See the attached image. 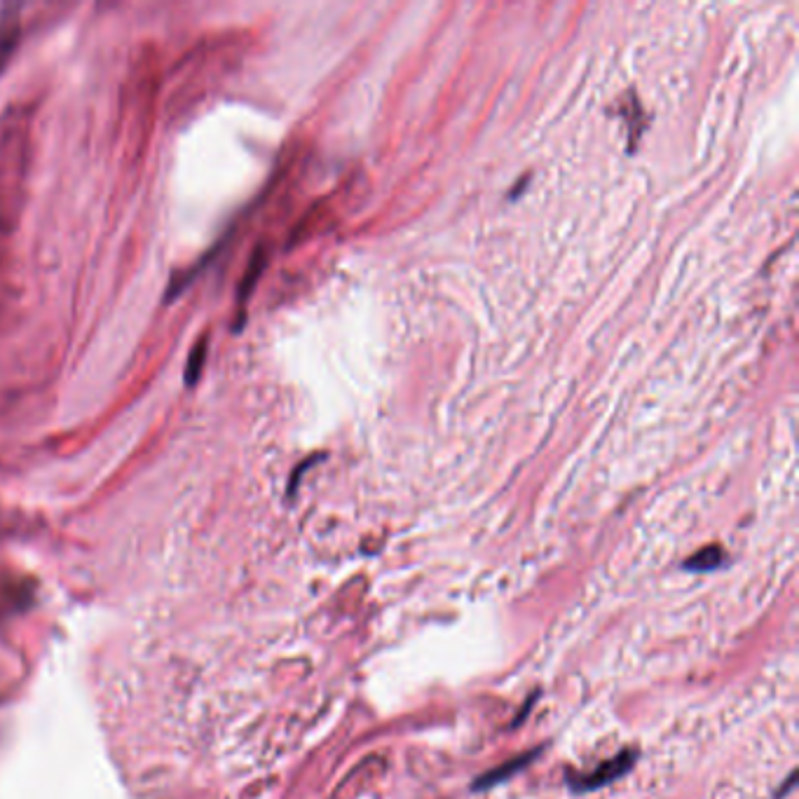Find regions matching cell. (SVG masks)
Listing matches in <instances>:
<instances>
[{
	"instance_id": "6da1fadb",
	"label": "cell",
	"mask_w": 799,
	"mask_h": 799,
	"mask_svg": "<svg viewBox=\"0 0 799 799\" xmlns=\"http://www.w3.org/2000/svg\"><path fill=\"white\" fill-rule=\"evenodd\" d=\"M635 760H638V750H631V748L621 750L619 755H614L612 760L598 764V767L589 771V774L570 776L568 778L570 790L577 792V795H584V792L605 788V785H610L614 781H619L621 776H626L628 771L633 769Z\"/></svg>"
},
{
	"instance_id": "7a4b0ae2",
	"label": "cell",
	"mask_w": 799,
	"mask_h": 799,
	"mask_svg": "<svg viewBox=\"0 0 799 799\" xmlns=\"http://www.w3.org/2000/svg\"><path fill=\"white\" fill-rule=\"evenodd\" d=\"M539 753H542V748L528 750V753H523V755H518V757H511L509 762H504V764H500V767L490 769V771H486V774L478 776L476 781L471 783V790H474V792L490 790V788H495V785L507 783L509 778H514V774H518V771H523L525 767H528V764L535 760Z\"/></svg>"
},
{
	"instance_id": "3957f363",
	"label": "cell",
	"mask_w": 799,
	"mask_h": 799,
	"mask_svg": "<svg viewBox=\"0 0 799 799\" xmlns=\"http://www.w3.org/2000/svg\"><path fill=\"white\" fill-rule=\"evenodd\" d=\"M722 563H725V551H722L720 546H708V549L696 551L692 558H687V561L682 563V568L689 572H713L720 568Z\"/></svg>"
},
{
	"instance_id": "277c9868",
	"label": "cell",
	"mask_w": 799,
	"mask_h": 799,
	"mask_svg": "<svg viewBox=\"0 0 799 799\" xmlns=\"http://www.w3.org/2000/svg\"><path fill=\"white\" fill-rule=\"evenodd\" d=\"M263 268H265V258H263V251L258 249L256 254H254V258H251L249 272H247V275H244V279H242V289H239V296H237L239 305H244V303H247V300H249L251 291H254V286H256V282H258V277H261Z\"/></svg>"
},
{
	"instance_id": "5b68a950",
	"label": "cell",
	"mask_w": 799,
	"mask_h": 799,
	"mask_svg": "<svg viewBox=\"0 0 799 799\" xmlns=\"http://www.w3.org/2000/svg\"><path fill=\"white\" fill-rule=\"evenodd\" d=\"M204 357H207V340H200L193 347V352H190V359H188V366H186V385H195L197 378H200L202 373V366H204Z\"/></svg>"
}]
</instances>
